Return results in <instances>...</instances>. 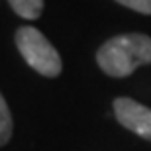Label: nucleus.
Masks as SVG:
<instances>
[{
  "instance_id": "nucleus-1",
  "label": "nucleus",
  "mask_w": 151,
  "mask_h": 151,
  "mask_svg": "<svg viewBox=\"0 0 151 151\" xmlns=\"http://www.w3.org/2000/svg\"><path fill=\"white\" fill-rule=\"evenodd\" d=\"M96 63L108 77H129L137 67L151 63V37L145 34L116 35L96 51Z\"/></svg>"
},
{
  "instance_id": "nucleus-6",
  "label": "nucleus",
  "mask_w": 151,
  "mask_h": 151,
  "mask_svg": "<svg viewBox=\"0 0 151 151\" xmlns=\"http://www.w3.org/2000/svg\"><path fill=\"white\" fill-rule=\"evenodd\" d=\"M116 2L129 8V10H134V12L145 14V16L151 14V0H116Z\"/></svg>"
},
{
  "instance_id": "nucleus-5",
  "label": "nucleus",
  "mask_w": 151,
  "mask_h": 151,
  "mask_svg": "<svg viewBox=\"0 0 151 151\" xmlns=\"http://www.w3.org/2000/svg\"><path fill=\"white\" fill-rule=\"evenodd\" d=\"M12 137V114L4 96L0 94V147L6 145Z\"/></svg>"
},
{
  "instance_id": "nucleus-4",
  "label": "nucleus",
  "mask_w": 151,
  "mask_h": 151,
  "mask_svg": "<svg viewBox=\"0 0 151 151\" xmlns=\"http://www.w3.org/2000/svg\"><path fill=\"white\" fill-rule=\"evenodd\" d=\"M8 2H10L12 10L26 20L39 18V14L43 10V0H8Z\"/></svg>"
},
{
  "instance_id": "nucleus-2",
  "label": "nucleus",
  "mask_w": 151,
  "mask_h": 151,
  "mask_svg": "<svg viewBox=\"0 0 151 151\" xmlns=\"http://www.w3.org/2000/svg\"><path fill=\"white\" fill-rule=\"evenodd\" d=\"M16 45L29 67L43 77H57L63 71L61 57L39 29L24 26L16 32Z\"/></svg>"
},
{
  "instance_id": "nucleus-3",
  "label": "nucleus",
  "mask_w": 151,
  "mask_h": 151,
  "mask_svg": "<svg viewBox=\"0 0 151 151\" xmlns=\"http://www.w3.org/2000/svg\"><path fill=\"white\" fill-rule=\"evenodd\" d=\"M114 114L126 129L151 141V108L122 96L114 100Z\"/></svg>"
}]
</instances>
